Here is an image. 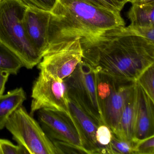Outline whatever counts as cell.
Segmentation results:
<instances>
[{"label":"cell","instance_id":"6da1fadb","mask_svg":"<svg viewBox=\"0 0 154 154\" xmlns=\"http://www.w3.org/2000/svg\"><path fill=\"white\" fill-rule=\"evenodd\" d=\"M117 28L81 38L82 61L96 72L136 82L154 64V42L139 36L122 34Z\"/></svg>","mask_w":154,"mask_h":154},{"label":"cell","instance_id":"7a4b0ae2","mask_svg":"<svg viewBox=\"0 0 154 154\" xmlns=\"http://www.w3.org/2000/svg\"><path fill=\"white\" fill-rule=\"evenodd\" d=\"M50 12L49 44L93 36L125 26L120 11L99 7L87 0H56Z\"/></svg>","mask_w":154,"mask_h":154},{"label":"cell","instance_id":"3957f363","mask_svg":"<svg viewBox=\"0 0 154 154\" xmlns=\"http://www.w3.org/2000/svg\"><path fill=\"white\" fill-rule=\"evenodd\" d=\"M28 6L22 0L0 2V41L14 53L24 67L31 69L42 57L31 45L23 23Z\"/></svg>","mask_w":154,"mask_h":154},{"label":"cell","instance_id":"277c9868","mask_svg":"<svg viewBox=\"0 0 154 154\" xmlns=\"http://www.w3.org/2000/svg\"><path fill=\"white\" fill-rule=\"evenodd\" d=\"M5 127L28 154H59L39 123L22 106L11 114Z\"/></svg>","mask_w":154,"mask_h":154},{"label":"cell","instance_id":"5b68a950","mask_svg":"<svg viewBox=\"0 0 154 154\" xmlns=\"http://www.w3.org/2000/svg\"><path fill=\"white\" fill-rule=\"evenodd\" d=\"M96 80L104 124L116 134L126 99L136 82L119 80L97 72Z\"/></svg>","mask_w":154,"mask_h":154},{"label":"cell","instance_id":"8992f818","mask_svg":"<svg viewBox=\"0 0 154 154\" xmlns=\"http://www.w3.org/2000/svg\"><path fill=\"white\" fill-rule=\"evenodd\" d=\"M80 39L77 37L50 43L38 68L56 79L64 80L70 76L82 59Z\"/></svg>","mask_w":154,"mask_h":154},{"label":"cell","instance_id":"52a82bcc","mask_svg":"<svg viewBox=\"0 0 154 154\" xmlns=\"http://www.w3.org/2000/svg\"><path fill=\"white\" fill-rule=\"evenodd\" d=\"M31 98L32 116L39 109H48L71 116L68 85L65 79H56L40 71L33 84Z\"/></svg>","mask_w":154,"mask_h":154},{"label":"cell","instance_id":"ba28073f","mask_svg":"<svg viewBox=\"0 0 154 154\" xmlns=\"http://www.w3.org/2000/svg\"><path fill=\"white\" fill-rule=\"evenodd\" d=\"M68 90L99 125L104 124L97 94L96 72L83 61L65 79Z\"/></svg>","mask_w":154,"mask_h":154},{"label":"cell","instance_id":"9c48e42d","mask_svg":"<svg viewBox=\"0 0 154 154\" xmlns=\"http://www.w3.org/2000/svg\"><path fill=\"white\" fill-rule=\"evenodd\" d=\"M37 112L39 124L50 138L88 154L72 116L48 109H41Z\"/></svg>","mask_w":154,"mask_h":154},{"label":"cell","instance_id":"30bf717a","mask_svg":"<svg viewBox=\"0 0 154 154\" xmlns=\"http://www.w3.org/2000/svg\"><path fill=\"white\" fill-rule=\"evenodd\" d=\"M50 11L29 7L24 14L23 23L33 47L43 57L49 45Z\"/></svg>","mask_w":154,"mask_h":154},{"label":"cell","instance_id":"8fae6325","mask_svg":"<svg viewBox=\"0 0 154 154\" xmlns=\"http://www.w3.org/2000/svg\"><path fill=\"white\" fill-rule=\"evenodd\" d=\"M68 96L70 113L88 154L101 153L95 138L96 130L99 124L85 110L69 90Z\"/></svg>","mask_w":154,"mask_h":154},{"label":"cell","instance_id":"7c38bea8","mask_svg":"<svg viewBox=\"0 0 154 154\" xmlns=\"http://www.w3.org/2000/svg\"><path fill=\"white\" fill-rule=\"evenodd\" d=\"M137 85V102L133 140L137 141L154 135V102Z\"/></svg>","mask_w":154,"mask_h":154},{"label":"cell","instance_id":"4fadbf2b","mask_svg":"<svg viewBox=\"0 0 154 154\" xmlns=\"http://www.w3.org/2000/svg\"><path fill=\"white\" fill-rule=\"evenodd\" d=\"M136 102L137 85L135 82L126 99L121 116L118 132L115 134L119 137L133 140Z\"/></svg>","mask_w":154,"mask_h":154},{"label":"cell","instance_id":"5bb4252c","mask_svg":"<svg viewBox=\"0 0 154 154\" xmlns=\"http://www.w3.org/2000/svg\"><path fill=\"white\" fill-rule=\"evenodd\" d=\"M26 100L25 91L21 87L10 91L0 97V130L6 126L11 114Z\"/></svg>","mask_w":154,"mask_h":154},{"label":"cell","instance_id":"9a60e30c","mask_svg":"<svg viewBox=\"0 0 154 154\" xmlns=\"http://www.w3.org/2000/svg\"><path fill=\"white\" fill-rule=\"evenodd\" d=\"M130 26L150 27L154 26V2L146 4H132L127 14Z\"/></svg>","mask_w":154,"mask_h":154},{"label":"cell","instance_id":"2e32d148","mask_svg":"<svg viewBox=\"0 0 154 154\" xmlns=\"http://www.w3.org/2000/svg\"><path fill=\"white\" fill-rule=\"evenodd\" d=\"M23 65L17 55L0 41V70L17 75Z\"/></svg>","mask_w":154,"mask_h":154},{"label":"cell","instance_id":"e0dca14e","mask_svg":"<svg viewBox=\"0 0 154 154\" xmlns=\"http://www.w3.org/2000/svg\"><path fill=\"white\" fill-rule=\"evenodd\" d=\"M135 142L119 137L112 132L110 143L107 147L106 153L134 154Z\"/></svg>","mask_w":154,"mask_h":154},{"label":"cell","instance_id":"ac0fdd59","mask_svg":"<svg viewBox=\"0 0 154 154\" xmlns=\"http://www.w3.org/2000/svg\"><path fill=\"white\" fill-rule=\"evenodd\" d=\"M136 82L154 102V64L147 68Z\"/></svg>","mask_w":154,"mask_h":154},{"label":"cell","instance_id":"d6986e66","mask_svg":"<svg viewBox=\"0 0 154 154\" xmlns=\"http://www.w3.org/2000/svg\"><path fill=\"white\" fill-rule=\"evenodd\" d=\"M118 31L122 34L125 35H133L142 37L149 41L154 42V26L150 27L128 26L120 27L118 28Z\"/></svg>","mask_w":154,"mask_h":154},{"label":"cell","instance_id":"ffe728a7","mask_svg":"<svg viewBox=\"0 0 154 154\" xmlns=\"http://www.w3.org/2000/svg\"><path fill=\"white\" fill-rule=\"evenodd\" d=\"M112 137V131L105 124L98 126L96 130L95 138L101 149V153H106L107 147L110 143Z\"/></svg>","mask_w":154,"mask_h":154},{"label":"cell","instance_id":"44dd1931","mask_svg":"<svg viewBox=\"0 0 154 154\" xmlns=\"http://www.w3.org/2000/svg\"><path fill=\"white\" fill-rule=\"evenodd\" d=\"M135 142L134 154H154V135Z\"/></svg>","mask_w":154,"mask_h":154},{"label":"cell","instance_id":"7402d4cb","mask_svg":"<svg viewBox=\"0 0 154 154\" xmlns=\"http://www.w3.org/2000/svg\"><path fill=\"white\" fill-rule=\"evenodd\" d=\"M23 154L28 152L20 145H15L8 140L0 139V154Z\"/></svg>","mask_w":154,"mask_h":154},{"label":"cell","instance_id":"603a6c76","mask_svg":"<svg viewBox=\"0 0 154 154\" xmlns=\"http://www.w3.org/2000/svg\"><path fill=\"white\" fill-rule=\"evenodd\" d=\"M29 7L51 11L56 0H22Z\"/></svg>","mask_w":154,"mask_h":154},{"label":"cell","instance_id":"cb8c5ba5","mask_svg":"<svg viewBox=\"0 0 154 154\" xmlns=\"http://www.w3.org/2000/svg\"><path fill=\"white\" fill-rule=\"evenodd\" d=\"M10 75L8 72L0 70V97L4 93L6 83Z\"/></svg>","mask_w":154,"mask_h":154},{"label":"cell","instance_id":"d4e9b609","mask_svg":"<svg viewBox=\"0 0 154 154\" xmlns=\"http://www.w3.org/2000/svg\"><path fill=\"white\" fill-rule=\"evenodd\" d=\"M100 1L106 5L110 9L113 11H117L120 12L122 10V8L115 3L112 0H100Z\"/></svg>","mask_w":154,"mask_h":154},{"label":"cell","instance_id":"484cf974","mask_svg":"<svg viewBox=\"0 0 154 154\" xmlns=\"http://www.w3.org/2000/svg\"><path fill=\"white\" fill-rule=\"evenodd\" d=\"M130 2L132 4H146L149 3H153L154 0H130Z\"/></svg>","mask_w":154,"mask_h":154},{"label":"cell","instance_id":"4316f807","mask_svg":"<svg viewBox=\"0 0 154 154\" xmlns=\"http://www.w3.org/2000/svg\"><path fill=\"white\" fill-rule=\"evenodd\" d=\"M88 1L90 2L91 3L96 5V6H99V7H103V8H106L109 9L106 5H105L104 3H103L100 0H87ZM111 10V9H110Z\"/></svg>","mask_w":154,"mask_h":154},{"label":"cell","instance_id":"83f0119b","mask_svg":"<svg viewBox=\"0 0 154 154\" xmlns=\"http://www.w3.org/2000/svg\"><path fill=\"white\" fill-rule=\"evenodd\" d=\"M112 1L122 9L123 8L125 4L129 2L130 1V0H112Z\"/></svg>","mask_w":154,"mask_h":154},{"label":"cell","instance_id":"f1b7e54d","mask_svg":"<svg viewBox=\"0 0 154 154\" xmlns=\"http://www.w3.org/2000/svg\"><path fill=\"white\" fill-rule=\"evenodd\" d=\"M2 0H0V2H1L2 1Z\"/></svg>","mask_w":154,"mask_h":154}]
</instances>
